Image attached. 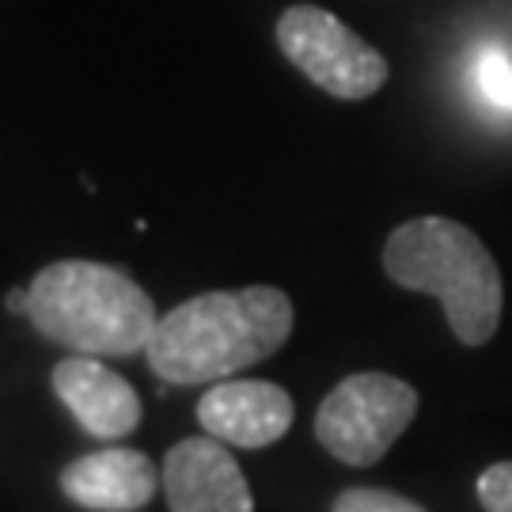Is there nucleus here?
<instances>
[{"label": "nucleus", "instance_id": "nucleus-4", "mask_svg": "<svg viewBox=\"0 0 512 512\" xmlns=\"http://www.w3.org/2000/svg\"><path fill=\"white\" fill-rule=\"evenodd\" d=\"M418 418V391L387 372L346 376L315 410V437L349 467H372Z\"/></svg>", "mask_w": 512, "mask_h": 512}, {"label": "nucleus", "instance_id": "nucleus-8", "mask_svg": "<svg viewBox=\"0 0 512 512\" xmlns=\"http://www.w3.org/2000/svg\"><path fill=\"white\" fill-rule=\"evenodd\" d=\"M54 395L95 440H122L141 425V395L99 357H65L50 372Z\"/></svg>", "mask_w": 512, "mask_h": 512}, {"label": "nucleus", "instance_id": "nucleus-1", "mask_svg": "<svg viewBox=\"0 0 512 512\" xmlns=\"http://www.w3.org/2000/svg\"><path fill=\"white\" fill-rule=\"evenodd\" d=\"M293 323V300L274 285L217 289L160 315L145 357L164 384H220L274 357Z\"/></svg>", "mask_w": 512, "mask_h": 512}, {"label": "nucleus", "instance_id": "nucleus-5", "mask_svg": "<svg viewBox=\"0 0 512 512\" xmlns=\"http://www.w3.org/2000/svg\"><path fill=\"white\" fill-rule=\"evenodd\" d=\"M277 46L308 76L315 88L334 99H368L387 84V61L376 46L319 4H293L277 19Z\"/></svg>", "mask_w": 512, "mask_h": 512}, {"label": "nucleus", "instance_id": "nucleus-9", "mask_svg": "<svg viewBox=\"0 0 512 512\" xmlns=\"http://www.w3.org/2000/svg\"><path fill=\"white\" fill-rule=\"evenodd\" d=\"M164 475L145 452L133 448H99L73 459L57 486L73 505L88 512H141L156 497Z\"/></svg>", "mask_w": 512, "mask_h": 512}, {"label": "nucleus", "instance_id": "nucleus-12", "mask_svg": "<svg viewBox=\"0 0 512 512\" xmlns=\"http://www.w3.org/2000/svg\"><path fill=\"white\" fill-rule=\"evenodd\" d=\"M475 494L486 512H512V459L486 467L475 482Z\"/></svg>", "mask_w": 512, "mask_h": 512}, {"label": "nucleus", "instance_id": "nucleus-7", "mask_svg": "<svg viewBox=\"0 0 512 512\" xmlns=\"http://www.w3.org/2000/svg\"><path fill=\"white\" fill-rule=\"evenodd\" d=\"M293 418V395L270 380H220L198 403L205 433L232 448H270L293 429Z\"/></svg>", "mask_w": 512, "mask_h": 512}, {"label": "nucleus", "instance_id": "nucleus-10", "mask_svg": "<svg viewBox=\"0 0 512 512\" xmlns=\"http://www.w3.org/2000/svg\"><path fill=\"white\" fill-rule=\"evenodd\" d=\"M475 88L490 110L512 114V57L505 50H482L478 54Z\"/></svg>", "mask_w": 512, "mask_h": 512}, {"label": "nucleus", "instance_id": "nucleus-2", "mask_svg": "<svg viewBox=\"0 0 512 512\" xmlns=\"http://www.w3.org/2000/svg\"><path fill=\"white\" fill-rule=\"evenodd\" d=\"M27 319L38 334L84 357H133L160 323L152 296L118 266L61 258L27 285Z\"/></svg>", "mask_w": 512, "mask_h": 512}, {"label": "nucleus", "instance_id": "nucleus-11", "mask_svg": "<svg viewBox=\"0 0 512 512\" xmlns=\"http://www.w3.org/2000/svg\"><path fill=\"white\" fill-rule=\"evenodd\" d=\"M330 512H425L418 501L395 494V490H380V486H353L334 497Z\"/></svg>", "mask_w": 512, "mask_h": 512}, {"label": "nucleus", "instance_id": "nucleus-13", "mask_svg": "<svg viewBox=\"0 0 512 512\" xmlns=\"http://www.w3.org/2000/svg\"><path fill=\"white\" fill-rule=\"evenodd\" d=\"M4 304H8V311H16V315H27V289H12Z\"/></svg>", "mask_w": 512, "mask_h": 512}, {"label": "nucleus", "instance_id": "nucleus-6", "mask_svg": "<svg viewBox=\"0 0 512 512\" xmlns=\"http://www.w3.org/2000/svg\"><path fill=\"white\" fill-rule=\"evenodd\" d=\"M160 475L171 512H255V497L236 456L209 433L179 440L164 456Z\"/></svg>", "mask_w": 512, "mask_h": 512}, {"label": "nucleus", "instance_id": "nucleus-3", "mask_svg": "<svg viewBox=\"0 0 512 512\" xmlns=\"http://www.w3.org/2000/svg\"><path fill=\"white\" fill-rule=\"evenodd\" d=\"M384 274L410 293L444 304L448 327L463 346H486L501 323V270L486 243L459 220L418 217L384 243Z\"/></svg>", "mask_w": 512, "mask_h": 512}]
</instances>
